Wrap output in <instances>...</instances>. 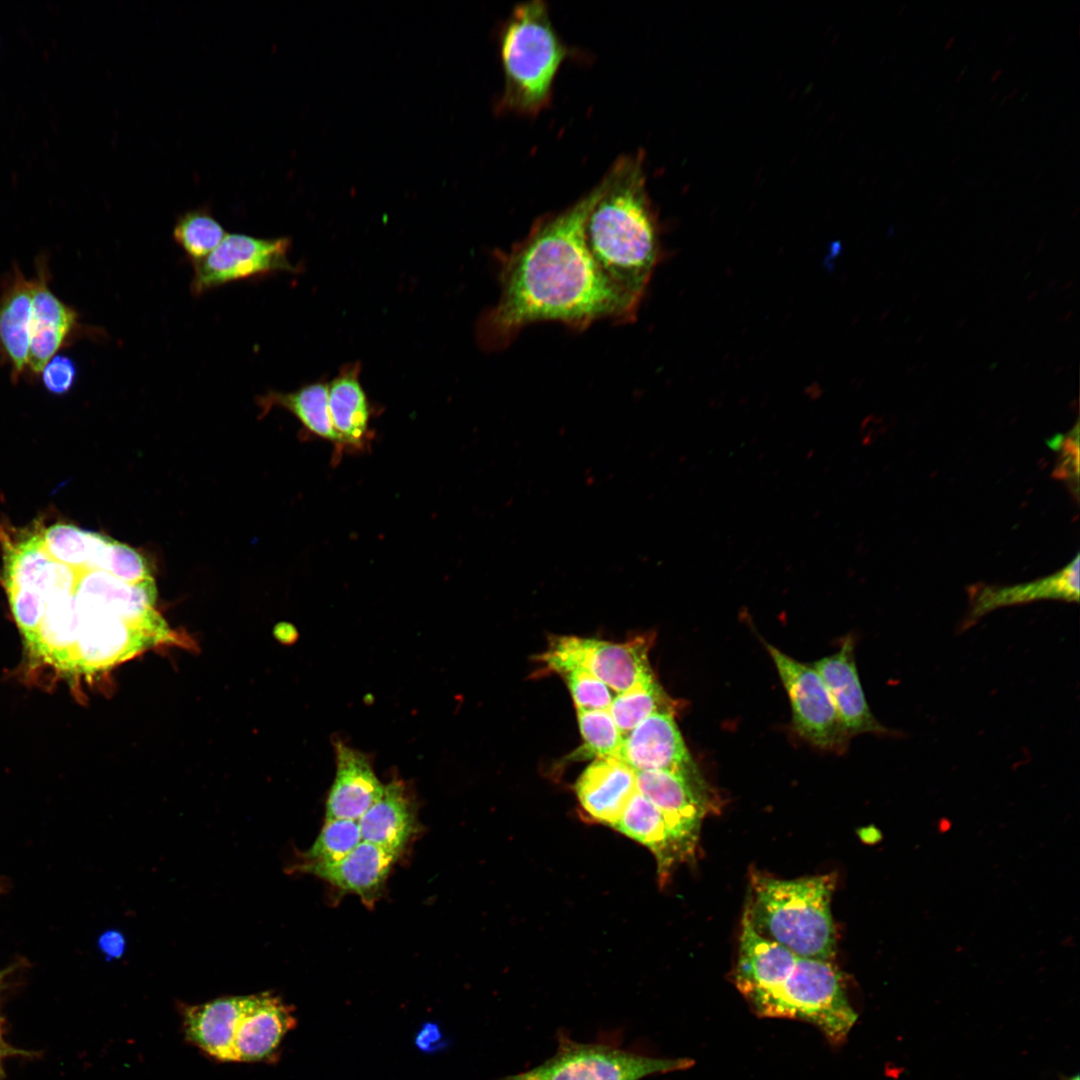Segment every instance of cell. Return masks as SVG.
I'll list each match as a JSON object with an SVG mask.
<instances>
[{
    "mask_svg": "<svg viewBox=\"0 0 1080 1080\" xmlns=\"http://www.w3.org/2000/svg\"><path fill=\"white\" fill-rule=\"evenodd\" d=\"M602 190L603 181L568 208L539 219L523 240L498 255L501 292L478 322L481 347L504 348L536 322L584 329L603 319L634 318L640 300L603 273L586 244V220Z\"/></svg>",
    "mask_w": 1080,
    "mask_h": 1080,
    "instance_id": "cell-1",
    "label": "cell"
},
{
    "mask_svg": "<svg viewBox=\"0 0 1080 1080\" xmlns=\"http://www.w3.org/2000/svg\"><path fill=\"white\" fill-rule=\"evenodd\" d=\"M734 982L760 1017L807 1022L833 1043L844 1040L857 1020L831 960L797 956L748 924L742 928Z\"/></svg>",
    "mask_w": 1080,
    "mask_h": 1080,
    "instance_id": "cell-2",
    "label": "cell"
},
{
    "mask_svg": "<svg viewBox=\"0 0 1080 1080\" xmlns=\"http://www.w3.org/2000/svg\"><path fill=\"white\" fill-rule=\"evenodd\" d=\"M585 224L587 247L603 273L641 301L660 258L640 155L618 159Z\"/></svg>",
    "mask_w": 1080,
    "mask_h": 1080,
    "instance_id": "cell-3",
    "label": "cell"
},
{
    "mask_svg": "<svg viewBox=\"0 0 1080 1080\" xmlns=\"http://www.w3.org/2000/svg\"><path fill=\"white\" fill-rule=\"evenodd\" d=\"M834 879L753 877L744 919L761 936L804 958L832 960L836 934L831 914Z\"/></svg>",
    "mask_w": 1080,
    "mask_h": 1080,
    "instance_id": "cell-4",
    "label": "cell"
},
{
    "mask_svg": "<svg viewBox=\"0 0 1080 1080\" xmlns=\"http://www.w3.org/2000/svg\"><path fill=\"white\" fill-rule=\"evenodd\" d=\"M504 91L500 105L534 114L550 100L555 76L567 56L541 0L517 5L500 37Z\"/></svg>",
    "mask_w": 1080,
    "mask_h": 1080,
    "instance_id": "cell-5",
    "label": "cell"
},
{
    "mask_svg": "<svg viewBox=\"0 0 1080 1080\" xmlns=\"http://www.w3.org/2000/svg\"><path fill=\"white\" fill-rule=\"evenodd\" d=\"M693 1064L689 1058L658 1057L640 1048L625 1047L619 1032L601 1033L596 1040L583 1043L560 1030L552 1057L499 1080H642L686 1070Z\"/></svg>",
    "mask_w": 1080,
    "mask_h": 1080,
    "instance_id": "cell-6",
    "label": "cell"
},
{
    "mask_svg": "<svg viewBox=\"0 0 1080 1080\" xmlns=\"http://www.w3.org/2000/svg\"><path fill=\"white\" fill-rule=\"evenodd\" d=\"M76 638L67 671L96 673L156 645L174 641L167 622L134 624L108 612L76 603Z\"/></svg>",
    "mask_w": 1080,
    "mask_h": 1080,
    "instance_id": "cell-7",
    "label": "cell"
},
{
    "mask_svg": "<svg viewBox=\"0 0 1080 1080\" xmlns=\"http://www.w3.org/2000/svg\"><path fill=\"white\" fill-rule=\"evenodd\" d=\"M545 665L560 674L581 669L595 676L614 692L621 693L644 676L653 673L648 661V641L634 639L613 643L578 636L553 637L541 655Z\"/></svg>",
    "mask_w": 1080,
    "mask_h": 1080,
    "instance_id": "cell-8",
    "label": "cell"
},
{
    "mask_svg": "<svg viewBox=\"0 0 1080 1080\" xmlns=\"http://www.w3.org/2000/svg\"><path fill=\"white\" fill-rule=\"evenodd\" d=\"M792 708L797 733L811 744L841 751L848 743L830 694L817 671L766 644Z\"/></svg>",
    "mask_w": 1080,
    "mask_h": 1080,
    "instance_id": "cell-9",
    "label": "cell"
},
{
    "mask_svg": "<svg viewBox=\"0 0 1080 1080\" xmlns=\"http://www.w3.org/2000/svg\"><path fill=\"white\" fill-rule=\"evenodd\" d=\"M290 247L288 238L226 234L209 255L193 263L191 292L197 296L231 282L281 271L295 272L289 260Z\"/></svg>",
    "mask_w": 1080,
    "mask_h": 1080,
    "instance_id": "cell-10",
    "label": "cell"
},
{
    "mask_svg": "<svg viewBox=\"0 0 1080 1080\" xmlns=\"http://www.w3.org/2000/svg\"><path fill=\"white\" fill-rule=\"evenodd\" d=\"M43 529L38 520L24 528L0 525L1 580L5 590L26 588L46 599L58 589L75 591L78 572L48 555L43 545Z\"/></svg>",
    "mask_w": 1080,
    "mask_h": 1080,
    "instance_id": "cell-11",
    "label": "cell"
},
{
    "mask_svg": "<svg viewBox=\"0 0 1080 1080\" xmlns=\"http://www.w3.org/2000/svg\"><path fill=\"white\" fill-rule=\"evenodd\" d=\"M618 759L635 772L665 771L706 782L691 757L672 713L654 714L623 739Z\"/></svg>",
    "mask_w": 1080,
    "mask_h": 1080,
    "instance_id": "cell-12",
    "label": "cell"
},
{
    "mask_svg": "<svg viewBox=\"0 0 1080 1080\" xmlns=\"http://www.w3.org/2000/svg\"><path fill=\"white\" fill-rule=\"evenodd\" d=\"M636 788L685 841L696 847L702 820L713 805L706 782H694L665 771H637Z\"/></svg>",
    "mask_w": 1080,
    "mask_h": 1080,
    "instance_id": "cell-13",
    "label": "cell"
},
{
    "mask_svg": "<svg viewBox=\"0 0 1080 1080\" xmlns=\"http://www.w3.org/2000/svg\"><path fill=\"white\" fill-rule=\"evenodd\" d=\"M811 666L822 678L836 708L846 735L863 733L889 735L871 712L857 671L854 639L848 635L840 649L815 661Z\"/></svg>",
    "mask_w": 1080,
    "mask_h": 1080,
    "instance_id": "cell-14",
    "label": "cell"
},
{
    "mask_svg": "<svg viewBox=\"0 0 1080 1080\" xmlns=\"http://www.w3.org/2000/svg\"><path fill=\"white\" fill-rule=\"evenodd\" d=\"M156 596L153 578L128 583L101 570L78 572L75 588V601L78 604L108 612L134 624L166 622L154 607Z\"/></svg>",
    "mask_w": 1080,
    "mask_h": 1080,
    "instance_id": "cell-15",
    "label": "cell"
},
{
    "mask_svg": "<svg viewBox=\"0 0 1080 1080\" xmlns=\"http://www.w3.org/2000/svg\"><path fill=\"white\" fill-rule=\"evenodd\" d=\"M80 328L78 313L51 290L48 269L39 259L33 278L32 317L27 370L34 376Z\"/></svg>",
    "mask_w": 1080,
    "mask_h": 1080,
    "instance_id": "cell-16",
    "label": "cell"
},
{
    "mask_svg": "<svg viewBox=\"0 0 1080 1080\" xmlns=\"http://www.w3.org/2000/svg\"><path fill=\"white\" fill-rule=\"evenodd\" d=\"M294 1009L271 992L247 996L234 1041L235 1062L271 1061L297 1025Z\"/></svg>",
    "mask_w": 1080,
    "mask_h": 1080,
    "instance_id": "cell-17",
    "label": "cell"
},
{
    "mask_svg": "<svg viewBox=\"0 0 1080 1080\" xmlns=\"http://www.w3.org/2000/svg\"><path fill=\"white\" fill-rule=\"evenodd\" d=\"M336 774L326 801L325 819L359 820L383 794L370 756L344 742L334 743Z\"/></svg>",
    "mask_w": 1080,
    "mask_h": 1080,
    "instance_id": "cell-18",
    "label": "cell"
},
{
    "mask_svg": "<svg viewBox=\"0 0 1080 1080\" xmlns=\"http://www.w3.org/2000/svg\"><path fill=\"white\" fill-rule=\"evenodd\" d=\"M651 850L661 881L676 864L689 860L695 848L671 826L663 813L636 790L613 827Z\"/></svg>",
    "mask_w": 1080,
    "mask_h": 1080,
    "instance_id": "cell-19",
    "label": "cell"
},
{
    "mask_svg": "<svg viewBox=\"0 0 1080 1080\" xmlns=\"http://www.w3.org/2000/svg\"><path fill=\"white\" fill-rule=\"evenodd\" d=\"M636 790V772L618 758H595L575 784L586 814L612 828Z\"/></svg>",
    "mask_w": 1080,
    "mask_h": 1080,
    "instance_id": "cell-20",
    "label": "cell"
},
{
    "mask_svg": "<svg viewBox=\"0 0 1080 1080\" xmlns=\"http://www.w3.org/2000/svg\"><path fill=\"white\" fill-rule=\"evenodd\" d=\"M246 1001L247 996H230L183 1006L186 1039L215 1060L235 1062V1035Z\"/></svg>",
    "mask_w": 1080,
    "mask_h": 1080,
    "instance_id": "cell-21",
    "label": "cell"
},
{
    "mask_svg": "<svg viewBox=\"0 0 1080 1080\" xmlns=\"http://www.w3.org/2000/svg\"><path fill=\"white\" fill-rule=\"evenodd\" d=\"M398 857L378 845L362 841L336 863L301 866L299 870L359 896L366 904H373Z\"/></svg>",
    "mask_w": 1080,
    "mask_h": 1080,
    "instance_id": "cell-22",
    "label": "cell"
},
{
    "mask_svg": "<svg viewBox=\"0 0 1080 1080\" xmlns=\"http://www.w3.org/2000/svg\"><path fill=\"white\" fill-rule=\"evenodd\" d=\"M362 841L400 856L417 831L415 801L408 785L393 779L383 794L358 820Z\"/></svg>",
    "mask_w": 1080,
    "mask_h": 1080,
    "instance_id": "cell-23",
    "label": "cell"
},
{
    "mask_svg": "<svg viewBox=\"0 0 1080 1080\" xmlns=\"http://www.w3.org/2000/svg\"><path fill=\"white\" fill-rule=\"evenodd\" d=\"M360 364L344 366L328 383V405L342 453L363 451L370 446L374 432L370 427L371 408L360 382Z\"/></svg>",
    "mask_w": 1080,
    "mask_h": 1080,
    "instance_id": "cell-24",
    "label": "cell"
},
{
    "mask_svg": "<svg viewBox=\"0 0 1080 1080\" xmlns=\"http://www.w3.org/2000/svg\"><path fill=\"white\" fill-rule=\"evenodd\" d=\"M33 279L14 266L0 295V354L17 381L28 368Z\"/></svg>",
    "mask_w": 1080,
    "mask_h": 1080,
    "instance_id": "cell-25",
    "label": "cell"
},
{
    "mask_svg": "<svg viewBox=\"0 0 1080 1080\" xmlns=\"http://www.w3.org/2000/svg\"><path fill=\"white\" fill-rule=\"evenodd\" d=\"M1079 600V555L1057 573L1036 581L1005 587L985 586L972 593L965 628L992 610L1034 600Z\"/></svg>",
    "mask_w": 1080,
    "mask_h": 1080,
    "instance_id": "cell-26",
    "label": "cell"
},
{
    "mask_svg": "<svg viewBox=\"0 0 1080 1080\" xmlns=\"http://www.w3.org/2000/svg\"><path fill=\"white\" fill-rule=\"evenodd\" d=\"M76 628L75 591L58 589L46 599L41 622L26 643L34 655L67 671Z\"/></svg>",
    "mask_w": 1080,
    "mask_h": 1080,
    "instance_id": "cell-27",
    "label": "cell"
},
{
    "mask_svg": "<svg viewBox=\"0 0 1080 1080\" xmlns=\"http://www.w3.org/2000/svg\"><path fill=\"white\" fill-rule=\"evenodd\" d=\"M257 405L262 410V416L273 407L289 411L307 432L332 443L335 462L341 458L340 438L329 412L328 383L318 381L291 392L269 391L257 397Z\"/></svg>",
    "mask_w": 1080,
    "mask_h": 1080,
    "instance_id": "cell-28",
    "label": "cell"
},
{
    "mask_svg": "<svg viewBox=\"0 0 1080 1080\" xmlns=\"http://www.w3.org/2000/svg\"><path fill=\"white\" fill-rule=\"evenodd\" d=\"M108 539L107 535L70 523L58 522L43 529V545L48 555L77 572L94 570Z\"/></svg>",
    "mask_w": 1080,
    "mask_h": 1080,
    "instance_id": "cell-29",
    "label": "cell"
},
{
    "mask_svg": "<svg viewBox=\"0 0 1080 1080\" xmlns=\"http://www.w3.org/2000/svg\"><path fill=\"white\" fill-rule=\"evenodd\" d=\"M674 702L665 693L653 673L630 688L616 693L609 712L623 737L646 718L658 713L674 712Z\"/></svg>",
    "mask_w": 1080,
    "mask_h": 1080,
    "instance_id": "cell-30",
    "label": "cell"
},
{
    "mask_svg": "<svg viewBox=\"0 0 1080 1080\" xmlns=\"http://www.w3.org/2000/svg\"><path fill=\"white\" fill-rule=\"evenodd\" d=\"M226 232L207 208L181 215L173 228V238L192 263L209 255L224 239Z\"/></svg>",
    "mask_w": 1080,
    "mask_h": 1080,
    "instance_id": "cell-31",
    "label": "cell"
},
{
    "mask_svg": "<svg viewBox=\"0 0 1080 1080\" xmlns=\"http://www.w3.org/2000/svg\"><path fill=\"white\" fill-rule=\"evenodd\" d=\"M361 842L358 820L325 819L314 843L303 854L300 867L336 863L345 858Z\"/></svg>",
    "mask_w": 1080,
    "mask_h": 1080,
    "instance_id": "cell-32",
    "label": "cell"
},
{
    "mask_svg": "<svg viewBox=\"0 0 1080 1080\" xmlns=\"http://www.w3.org/2000/svg\"><path fill=\"white\" fill-rule=\"evenodd\" d=\"M584 753L595 758H618L623 735L609 710H577Z\"/></svg>",
    "mask_w": 1080,
    "mask_h": 1080,
    "instance_id": "cell-33",
    "label": "cell"
},
{
    "mask_svg": "<svg viewBox=\"0 0 1080 1080\" xmlns=\"http://www.w3.org/2000/svg\"><path fill=\"white\" fill-rule=\"evenodd\" d=\"M101 571L128 582L137 583L152 577L144 557L127 544L110 538L99 564Z\"/></svg>",
    "mask_w": 1080,
    "mask_h": 1080,
    "instance_id": "cell-34",
    "label": "cell"
},
{
    "mask_svg": "<svg viewBox=\"0 0 1080 1080\" xmlns=\"http://www.w3.org/2000/svg\"><path fill=\"white\" fill-rule=\"evenodd\" d=\"M562 675L567 681L576 710H609L615 695L604 682L581 669H572Z\"/></svg>",
    "mask_w": 1080,
    "mask_h": 1080,
    "instance_id": "cell-35",
    "label": "cell"
},
{
    "mask_svg": "<svg viewBox=\"0 0 1080 1080\" xmlns=\"http://www.w3.org/2000/svg\"><path fill=\"white\" fill-rule=\"evenodd\" d=\"M11 612L26 642L35 634L44 614L46 598L26 588L6 589Z\"/></svg>",
    "mask_w": 1080,
    "mask_h": 1080,
    "instance_id": "cell-36",
    "label": "cell"
},
{
    "mask_svg": "<svg viewBox=\"0 0 1080 1080\" xmlns=\"http://www.w3.org/2000/svg\"><path fill=\"white\" fill-rule=\"evenodd\" d=\"M46 390L55 395L70 391L77 377L74 361L65 355L54 356L41 371Z\"/></svg>",
    "mask_w": 1080,
    "mask_h": 1080,
    "instance_id": "cell-37",
    "label": "cell"
},
{
    "mask_svg": "<svg viewBox=\"0 0 1080 1080\" xmlns=\"http://www.w3.org/2000/svg\"><path fill=\"white\" fill-rule=\"evenodd\" d=\"M127 941L118 929H108L97 939V947L106 960H118L125 953Z\"/></svg>",
    "mask_w": 1080,
    "mask_h": 1080,
    "instance_id": "cell-38",
    "label": "cell"
},
{
    "mask_svg": "<svg viewBox=\"0 0 1080 1080\" xmlns=\"http://www.w3.org/2000/svg\"><path fill=\"white\" fill-rule=\"evenodd\" d=\"M416 1047L425 1053H434L447 1046L440 1026L434 1022L422 1025L415 1037Z\"/></svg>",
    "mask_w": 1080,
    "mask_h": 1080,
    "instance_id": "cell-39",
    "label": "cell"
},
{
    "mask_svg": "<svg viewBox=\"0 0 1080 1080\" xmlns=\"http://www.w3.org/2000/svg\"><path fill=\"white\" fill-rule=\"evenodd\" d=\"M1001 72H1002L1001 68L994 71L993 74L990 77V80L995 81L997 79V77L1000 76Z\"/></svg>",
    "mask_w": 1080,
    "mask_h": 1080,
    "instance_id": "cell-40",
    "label": "cell"
},
{
    "mask_svg": "<svg viewBox=\"0 0 1080 1080\" xmlns=\"http://www.w3.org/2000/svg\"><path fill=\"white\" fill-rule=\"evenodd\" d=\"M954 41H955V36L950 37L948 39V41L945 43V49H949L950 46L954 43Z\"/></svg>",
    "mask_w": 1080,
    "mask_h": 1080,
    "instance_id": "cell-41",
    "label": "cell"
},
{
    "mask_svg": "<svg viewBox=\"0 0 1080 1080\" xmlns=\"http://www.w3.org/2000/svg\"><path fill=\"white\" fill-rule=\"evenodd\" d=\"M2 1055H3V1047H2L1 1041H0V1073H1V1058H2Z\"/></svg>",
    "mask_w": 1080,
    "mask_h": 1080,
    "instance_id": "cell-42",
    "label": "cell"
},
{
    "mask_svg": "<svg viewBox=\"0 0 1080 1080\" xmlns=\"http://www.w3.org/2000/svg\"><path fill=\"white\" fill-rule=\"evenodd\" d=\"M1017 91H1018V87H1016V88H1015V89H1014V90H1013V91H1012V92L1010 93V95L1006 97V99H1010V98H1011V97H1012V96H1013V95H1014L1015 93H1017Z\"/></svg>",
    "mask_w": 1080,
    "mask_h": 1080,
    "instance_id": "cell-43",
    "label": "cell"
},
{
    "mask_svg": "<svg viewBox=\"0 0 1080 1080\" xmlns=\"http://www.w3.org/2000/svg\"><path fill=\"white\" fill-rule=\"evenodd\" d=\"M965 69H966V67H964V69H963L962 71H960V73H959V74H958V76L956 77V80H959V78H961V77L963 76V74H964V72H965Z\"/></svg>",
    "mask_w": 1080,
    "mask_h": 1080,
    "instance_id": "cell-44",
    "label": "cell"
},
{
    "mask_svg": "<svg viewBox=\"0 0 1080 1080\" xmlns=\"http://www.w3.org/2000/svg\"><path fill=\"white\" fill-rule=\"evenodd\" d=\"M1069 1080H1080V1078H1079V1076H1078V1075H1075V1076H1073L1072 1078H1070Z\"/></svg>",
    "mask_w": 1080,
    "mask_h": 1080,
    "instance_id": "cell-45",
    "label": "cell"
},
{
    "mask_svg": "<svg viewBox=\"0 0 1080 1080\" xmlns=\"http://www.w3.org/2000/svg\"><path fill=\"white\" fill-rule=\"evenodd\" d=\"M996 95H997V92H995V93H994V94H993V95H992V96L990 97V101H991V100H993V99L995 98V96H996Z\"/></svg>",
    "mask_w": 1080,
    "mask_h": 1080,
    "instance_id": "cell-46",
    "label": "cell"
}]
</instances>
